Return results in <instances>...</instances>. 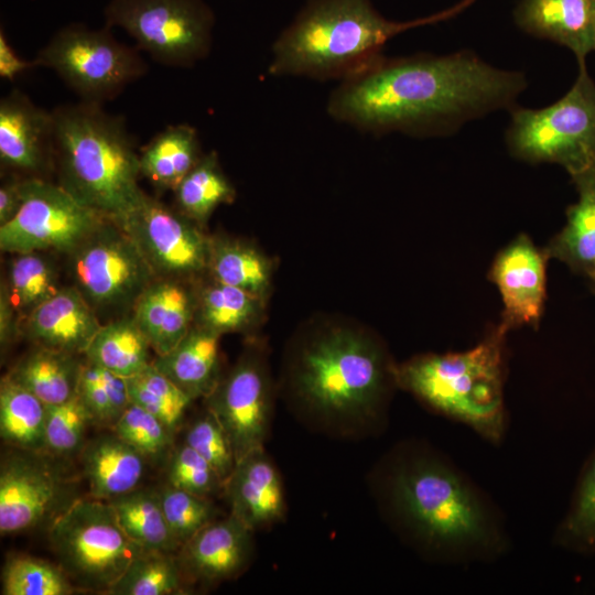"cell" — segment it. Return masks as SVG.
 Masks as SVG:
<instances>
[{
    "mask_svg": "<svg viewBox=\"0 0 595 595\" xmlns=\"http://www.w3.org/2000/svg\"><path fill=\"white\" fill-rule=\"evenodd\" d=\"M386 494L398 524L431 556L466 563L500 555L507 547L493 505L437 454L401 455L389 470Z\"/></svg>",
    "mask_w": 595,
    "mask_h": 595,
    "instance_id": "2",
    "label": "cell"
},
{
    "mask_svg": "<svg viewBox=\"0 0 595 595\" xmlns=\"http://www.w3.org/2000/svg\"><path fill=\"white\" fill-rule=\"evenodd\" d=\"M513 17L526 33L569 48L578 64L594 52L595 0H519Z\"/></svg>",
    "mask_w": 595,
    "mask_h": 595,
    "instance_id": "22",
    "label": "cell"
},
{
    "mask_svg": "<svg viewBox=\"0 0 595 595\" xmlns=\"http://www.w3.org/2000/svg\"><path fill=\"white\" fill-rule=\"evenodd\" d=\"M126 380L130 402L153 414L174 434L194 399L153 364Z\"/></svg>",
    "mask_w": 595,
    "mask_h": 595,
    "instance_id": "36",
    "label": "cell"
},
{
    "mask_svg": "<svg viewBox=\"0 0 595 595\" xmlns=\"http://www.w3.org/2000/svg\"><path fill=\"white\" fill-rule=\"evenodd\" d=\"M94 309L79 291L63 286L21 323V335L36 346L74 355L85 354L101 327Z\"/></svg>",
    "mask_w": 595,
    "mask_h": 595,
    "instance_id": "19",
    "label": "cell"
},
{
    "mask_svg": "<svg viewBox=\"0 0 595 595\" xmlns=\"http://www.w3.org/2000/svg\"><path fill=\"white\" fill-rule=\"evenodd\" d=\"M64 488L37 452L22 450L3 457L0 467V532L32 529L54 519L63 507Z\"/></svg>",
    "mask_w": 595,
    "mask_h": 595,
    "instance_id": "15",
    "label": "cell"
},
{
    "mask_svg": "<svg viewBox=\"0 0 595 595\" xmlns=\"http://www.w3.org/2000/svg\"><path fill=\"white\" fill-rule=\"evenodd\" d=\"M206 405L227 433L237 462L263 447L272 403L269 379L259 360H240L206 397Z\"/></svg>",
    "mask_w": 595,
    "mask_h": 595,
    "instance_id": "14",
    "label": "cell"
},
{
    "mask_svg": "<svg viewBox=\"0 0 595 595\" xmlns=\"http://www.w3.org/2000/svg\"><path fill=\"white\" fill-rule=\"evenodd\" d=\"M390 379L394 380V367L374 342L338 329L303 349L294 385L312 413L331 423L350 424L378 416Z\"/></svg>",
    "mask_w": 595,
    "mask_h": 595,
    "instance_id": "6",
    "label": "cell"
},
{
    "mask_svg": "<svg viewBox=\"0 0 595 595\" xmlns=\"http://www.w3.org/2000/svg\"><path fill=\"white\" fill-rule=\"evenodd\" d=\"M207 270L214 280L261 296L270 281L269 261L251 246L210 239Z\"/></svg>",
    "mask_w": 595,
    "mask_h": 595,
    "instance_id": "34",
    "label": "cell"
},
{
    "mask_svg": "<svg viewBox=\"0 0 595 595\" xmlns=\"http://www.w3.org/2000/svg\"><path fill=\"white\" fill-rule=\"evenodd\" d=\"M197 130L169 126L140 152V173L159 191H174L203 156Z\"/></svg>",
    "mask_w": 595,
    "mask_h": 595,
    "instance_id": "26",
    "label": "cell"
},
{
    "mask_svg": "<svg viewBox=\"0 0 595 595\" xmlns=\"http://www.w3.org/2000/svg\"><path fill=\"white\" fill-rule=\"evenodd\" d=\"M21 187L19 213L0 226L2 252L67 255L107 219L48 180L22 178Z\"/></svg>",
    "mask_w": 595,
    "mask_h": 595,
    "instance_id": "12",
    "label": "cell"
},
{
    "mask_svg": "<svg viewBox=\"0 0 595 595\" xmlns=\"http://www.w3.org/2000/svg\"><path fill=\"white\" fill-rule=\"evenodd\" d=\"M108 501L123 531L144 551L174 553L181 549L171 533L158 493L136 488Z\"/></svg>",
    "mask_w": 595,
    "mask_h": 595,
    "instance_id": "30",
    "label": "cell"
},
{
    "mask_svg": "<svg viewBox=\"0 0 595 595\" xmlns=\"http://www.w3.org/2000/svg\"><path fill=\"white\" fill-rule=\"evenodd\" d=\"M22 177L8 175L0 186V226L9 223L19 213L22 203Z\"/></svg>",
    "mask_w": 595,
    "mask_h": 595,
    "instance_id": "45",
    "label": "cell"
},
{
    "mask_svg": "<svg viewBox=\"0 0 595 595\" xmlns=\"http://www.w3.org/2000/svg\"><path fill=\"white\" fill-rule=\"evenodd\" d=\"M151 349L131 312L102 324L84 355L105 369L129 378L152 364Z\"/></svg>",
    "mask_w": 595,
    "mask_h": 595,
    "instance_id": "28",
    "label": "cell"
},
{
    "mask_svg": "<svg viewBox=\"0 0 595 595\" xmlns=\"http://www.w3.org/2000/svg\"><path fill=\"white\" fill-rule=\"evenodd\" d=\"M554 538L559 545L572 551L595 552V450L584 465Z\"/></svg>",
    "mask_w": 595,
    "mask_h": 595,
    "instance_id": "37",
    "label": "cell"
},
{
    "mask_svg": "<svg viewBox=\"0 0 595 595\" xmlns=\"http://www.w3.org/2000/svg\"><path fill=\"white\" fill-rule=\"evenodd\" d=\"M474 0L430 17L396 22L370 0H311L272 46L269 73L313 79H344L381 55L382 46L409 29L447 20Z\"/></svg>",
    "mask_w": 595,
    "mask_h": 595,
    "instance_id": "3",
    "label": "cell"
},
{
    "mask_svg": "<svg viewBox=\"0 0 595 595\" xmlns=\"http://www.w3.org/2000/svg\"><path fill=\"white\" fill-rule=\"evenodd\" d=\"M527 86L522 73L495 67L469 51L379 55L340 80L327 112L374 134L442 136L469 120L512 109Z\"/></svg>",
    "mask_w": 595,
    "mask_h": 595,
    "instance_id": "1",
    "label": "cell"
},
{
    "mask_svg": "<svg viewBox=\"0 0 595 595\" xmlns=\"http://www.w3.org/2000/svg\"><path fill=\"white\" fill-rule=\"evenodd\" d=\"M230 515L255 531L274 524L285 511L281 477L263 447L240 458L224 484Z\"/></svg>",
    "mask_w": 595,
    "mask_h": 595,
    "instance_id": "20",
    "label": "cell"
},
{
    "mask_svg": "<svg viewBox=\"0 0 595 595\" xmlns=\"http://www.w3.org/2000/svg\"><path fill=\"white\" fill-rule=\"evenodd\" d=\"M52 112L57 184L106 218L120 219L145 194L139 186L140 153L125 118L83 100Z\"/></svg>",
    "mask_w": 595,
    "mask_h": 595,
    "instance_id": "4",
    "label": "cell"
},
{
    "mask_svg": "<svg viewBox=\"0 0 595 595\" xmlns=\"http://www.w3.org/2000/svg\"><path fill=\"white\" fill-rule=\"evenodd\" d=\"M95 419L76 392L64 402L46 404L45 450L60 456L75 453Z\"/></svg>",
    "mask_w": 595,
    "mask_h": 595,
    "instance_id": "40",
    "label": "cell"
},
{
    "mask_svg": "<svg viewBox=\"0 0 595 595\" xmlns=\"http://www.w3.org/2000/svg\"><path fill=\"white\" fill-rule=\"evenodd\" d=\"M46 404L8 375L0 383V435L26 451L45 450Z\"/></svg>",
    "mask_w": 595,
    "mask_h": 595,
    "instance_id": "29",
    "label": "cell"
},
{
    "mask_svg": "<svg viewBox=\"0 0 595 595\" xmlns=\"http://www.w3.org/2000/svg\"><path fill=\"white\" fill-rule=\"evenodd\" d=\"M184 572L171 552L144 551L106 592L110 595H171L183 591Z\"/></svg>",
    "mask_w": 595,
    "mask_h": 595,
    "instance_id": "35",
    "label": "cell"
},
{
    "mask_svg": "<svg viewBox=\"0 0 595 595\" xmlns=\"http://www.w3.org/2000/svg\"><path fill=\"white\" fill-rule=\"evenodd\" d=\"M66 257L73 286L97 315L131 313L156 278L134 241L109 218Z\"/></svg>",
    "mask_w": 595,
    "mask_h": 595,
    "instance_id": "11",
    "label": "cell"
},
{
    "mask_svg": "<svg viewBox=\"0 0 595 595\" xmlns=\"http://www.w3.org/2000/svg\"><path fill=\"white\" fill-rule=\"evenodd\" d=\"M588 286H589V290L595 295V277L593 279L588 280Z\"/></svg>",
    "mask_w": 595,
    "mask_h": 595,
    "instance_id": "48",
    "label": "cell"
},
{
    "mask_svg": "<svg viewBox=\"0 0 595 595\" xmlns=\"http://www.w3.org/2000/svg\"><path fill=\"white\" fill-rule=\"evenodd\" d=\"M71 578L61 566L29 556H11L2 572L3 595H68Z\"/></svg>",
    "mask_w": 595,
    "mask_h": 595,
    "instance_id": "39",
    "label": "cell"
},
{
    "mask_svg": "<svg viewBox=\"0 0 595 595\" xmlns=\"http://www.w3.org/2000/svg\"><path fill=\"white\" fill-rule=\"evenodd\" d=\"M158 494L171 533L180 548L215 519V509L207 497L171 485Z\"/></svg>",
    "mask_w": 595,
    "mask_h": 595,
    "instance_id": "41",
    "label": "cell"
},
{
    "mask_svg": "<svg viewBox=\"0 0 595 595\" xmlns=\"http://www.w3.org/2000/svg\"><path fill=\"white\" fill-rule=\"evenodd\" d=\"M112 428L116 435L143 456H158L172 442L173 434L158 418L131 402Z\"/></svg>",
    "mask_w": 595,
    "mask_h": 595,
    "instance_id": "43",
    "label": "cell"
},
{
    "mask_svg": "<svg viewBox=\"0 0 595 595\" xmlns=\"http://www.w3.org/2000/svg\"><path fill=\"white\" fill-rule=\"evenodd\" d=\"M36 67L34 60L21 58L10 45L3 28L0 29V77L13 82L24 72Z\"/></svg>",
    "mask_w": 595,
    "mask_h": 595,
    "instance_id": "46",
    "label": "cell"
},
{
    "mask_svg": "<svg viewBox=\"0 0 595 595\" xmlns=\"http://www.w3.org/2000/svg\"><path fill=\"white\" fill-rule=\"evenodd\" d=\"M144 456L118 435H104L83 453V469L94 498L110 500L134 490L144 472Z\"/></svg>",
    "mask_w": 595,
    "mask_h": 595,
    "instance_id": "25",
    "label": "cell"
},
{
    "mask_svg": "<svg viewBox=\"0 0 595 595\" xmlns=\"http://www.w3.org/2000/svg\"><path fill=\"white\" fill-rule=\"evenodd\" d=\"M506 131L510 154L528 163H553L570 177L595 170V82L578 64L572 87L539 109L515 106Z\"/></svg>",
    "mask_w": 595,
    "mask_h": 595,
    "instance_id": "7",
    "label": "cell"
},
{
    "mask_svg": "<svg viewBox=\"0 0 595 595\" xmlns=\"http://www.w3.org/2000/svg\"><path fill=\"white\" fill-rule=\"evenodd\" d=\"M184 442L213 466L223 484L227 482L237 459L227 433L210 411L206 409L192 423Z\"/></svg>",
    "mask_w": 595,
    "mask_h": 595,
    "instance_id": "42",
    "label": "cell"
},
{
    "mask_svg": "<svg viewBox=\"0 0 595 595\" xmlns=\"http://www.w3.org/2000/svg\"><path fill=\"white\" fill-rule=\"evenodd\" d=\"M173 192L175 208L198 225L219 205L231 203L236 195L215 151L204 153Z\"/></svg>",
    "mask_w": 595,
    "mask_h": 595,
    "instance_id": "31",
    "label": "cell"
},
{
    "mask_svg": "<svg viewBox=\"0 0 595 595\" xmlns=\"http://www.w3.org/2000/svg\"><path fill=\"white\" fill-rule=\"evenodd\" d=\"M80 365L77 355L36 346L8 376L45 404H56L77 392Z\"/></svg>",
    "mask_w": 595,
    "mask_h": 595,
    "instance_id": "27",
    "label": "cell"
},
{
    "mask_svg": "<svg viewBox=\"0 0 595 595\" xmlns=\"http://www.w3.org/2000/svg\"><path fill=\"white\" fill-rule=\"evenodd\" d=\"M194 324L218 335L249 327L259 315L260 296L214 280L196 290Z\"/></svg>",
    "mask_w": 595,
    "mask_h": 595,
    "instance_id": "33",
    "label": "cell"
},
{
    "mask_svg": "<svg viewBox=\"0 0 595 595\" xmlns=\"http://www.w3.org/2000/svg\"><path fill=\"white\" fill-rule=\"evenodd\" d=\"M104 19L166 66L191 67L212 47L215 17L203 0H110Z\"/></svg>",
    "mask_w": 595,
    "mask_h": 595,
    "instance_id": "10",
    "label": "cell"
},
{
    "mask_svg": "<svg viewBox=\"0 0 595 595\" xmlns=\"http://www.w3.org/2000/svg\"><path fill=\"white\" fill-rule=\"evenodd\" d=\"M594 52H595V24H594Z\"/></svg>",
    "mask_w": 595,
    "mask_h": 595,
    "instance_id": "49",
    "label": "cell"
},
{
    "mask_svg": "<svg viewBox=\"0 0 595 595\" xmlns=\"http://www.w3.org/2000/svg\"><path fill=\"white\" fill-rule=\"evenodd\" d=\"M550 260L526 235H518L494 258L488 279L497 286L502 312L500 323L509 331L538 328L547 301V267Z\"/></svg>",
    "mask_w": 595,
    "mask_h": 595,
    "instance_id": "16",
    "label": "cell"
},
{
    "mask_svg": "<svg viewBox=\"0 0 595 595\" xmlns=\"http://www.w3.org/2000/svg\"><path fill=\"white\" fill-rule=\"evenodd\" d=\"M60 566L78 585L107 592L144 550L121 528L108 500L75 499L51 522Z\"/></svg>",
    "mask_w": 595,
    "mask_h": 595,
    "instance_id": "8",
    "label": "cell"
},
{
    "mask_svg": "<svg viewBox=\"0 0 595 595\" xmlns=\"http://www.w3.org/2000/svg\"><path fill=\"white\" fill-rule=\"evenodd\" d=\"M77 393L101 424L113 425L130 403L126 378L87 358L80 365Z\"/></svg>",
    "mask_w": 595,
    "mask_h": 595,
    "instance_id": "38",
    "label": "cell"
},
{
    "mask_svg": "<svg viewBox=\"0 0 595 595\" xmlns=\"http://www.w3.org/2000/svg\"><path fill=\"white\" fill-rule=\"evenodd\" d=\"M219 336L194 324L173 349L155 355L152 364L193 399L206 398L220 380Z\"/></svg>",
    "mask_w": 595,
    "mask_h": 595,
    "instance_id": "24",
    "label": "cell"
},
{
    "mask_svg": "<svg viewBox=\"0 0 595 595\" xmlns=\"http://www.w3.org/2000/svg\"><path fill=\"white\" fill-rule=\"evenodd\" d=\"M21 336V320L0 285V343L3 348Z\"/></svg>",
    "mask_w": 595,
    "mask_h": 595,
    "instance_id": "47",
    "label": "cell"
},
{
    "mask_svg": "<svg viewBox=\"0 0 595 595\" xmlns=\"http://www.w3.org/2000/svg\"><path fill=\"white\" fill-rule=\"evenodd\" d=\"M501 323L473 348L428 354L394 367L396 383L433 410L498 443L506 429V337Z\"/></svg>",
    "mask_w": 595,
    "mask_h": 595,
    "instance_id": "5",
    "label": "cell"
},
{
    "mask_svg": "<svg viewBox=\"0 0 595 595\" xmlns=\"http://www.w3.org/2000/svg\"><path fill=\"white\" fill-rule=\"evenodd\" d=\"M167 479L175 488L207 498L224 488L213 466L185 442L173 453Z\"/></svg>",
    "mask_w": 595,
    "mask_h": 595,
    "instance_id": "44",
    "label": "cell"
},
{
    "mask_svg": "<svg viewBox=\"0 0 595 595\" xmlns=\"http://www.w3.org/2000/svg\"><path fill=\"white\" fill-rule=\"evenodd\" d=\"M571 181L577 199L567 206L564 226L544 250L550 259L559 260L588 281L595 277V170Z\"/></svg>",
    "mask_w": 595,
    "mask_h": 595,
    "instance_id": "23",
    "label": "cell"
},
{
    "mask_svg": "<svg viewBox=\"0 0 595 595\" xmlns=\"http://www.w3.org/2000/svg\"><path fill=\"white\" fill-rule=\"evenodd\" d=\"M34 62L54 71L80 100L100 105L148 71L139 50L119 42L110 28L75 22L56 31Z\"/></svg>",
    "mask_w": 595,
    "mask_h": 595,
    "instance_id": "9",
    "label": "cell"
},
{
    "mask_svg": "<svg viewBox=\"0 0 595 595\" xmlns=\"http://www.w3.org/2000/svg\"><path fill=\"white\" fill-rule=\"evenodd\" d=\"M196 290L185 280L155 278L139 296L132 314L155 355L173 349L195 322Z\"/></svg>",
    "mask_w": 595,
    "mask_h": 595,
    "instance_id": "21",
    "label": "cell"
},
{
    "mask_svg": "<svg viewBox=\"0 0 595 595\" xmlns=\"http://www.w3.org/2000/svg\"><path fill=\"white\" fill-rule=\"evenodd\" d=\"M116 223L138 246L156 278L188 281L207 270L210 239L176 208L144 194Z\"/></svg>",
    "mask_w": 595,
    "mask_h": 595,
    "instance_id": "13",
    "label": "cell"
},
{
    "mask_svg": "<svg viewBox=\"0 0 595 595\" xmlns=\"http://www.w3.org/2000/svg\"><path fill=\"white\" fill-rule=\"evenodd\" d=\"M0 163L25 178L46 180L43 174L55 169L53 112L19 89L0 100Z\"/></svg>",
    "mask_w": 595,
    "mask_h": 595,
    "instance_id": "17",
    "label": "cell"
},
{
    "mask_svg": "<svg viewBox=\"0 0 595 595\" xmlns=\"http://www.w3.org/2000/svg\"><path fill=\"white\" fill-rule=\"evenodd\" d=\"M1 281L21 323L63 286L56 266L44 252L15 253Z\"/></svg>",
    "mask_w": 595,
    "mask_h": 595,
    "instance_id": "32",
    "label": "cell"
},
{
    "mask_svg": "<svg viewBox=\"0 0 595 595\" xmlns=\"http://www.w3.org/2000/svg\"><path fill=\"white\" fill-rule=\"evenodd\" d=\"M251 552L252 530L229 515L202 528L181 548L177 558L186 577L210 584L240 573Z\"/></svg>",
    "mask_w": 595,
    "mask_h": 595,
    "instance_id": "18",
    "label": "cell"
}]
</instances>
